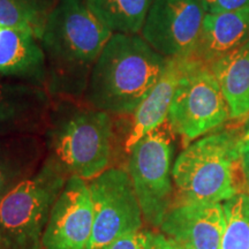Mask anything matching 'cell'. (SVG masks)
Instances as JSON below:
<instances>
[{"instance_id":"cell-12","label":"cell","mask_w":249,"mask_h":249,"mask_svg":"<svg viewBox=\"0 0 249 249\" xmlns=\"http://www.w3.org/2000/svg\"><path fill=\"white\" fill-rule=\"evenodd\" d=\"M52 97L44 87L0 79V136L44 133Z\"/></svg>"},{"instance_id":"cell-13","label":"cell","mask_w":249,"mask_h":249,"mask_svg":"<svg viewBox=\"0 0 249 249\" xmlns=\"http://www.w3.org/2000/svg\"><path fill=\"white\" fill-rule=\"evenodd\" d=\"M191 61L192 58L189 55L167 59L160 79L133 113L132 126L124 142L127 152L139 140L167 120L177 87Z\"/></svg>"},{"instance_id":"cell-14","label":"cell","mask_w":249,"mask_h":249,"mask_svg":"<svg viewBox=\"0 0 249 249\" xmlns=\"http://www.w3.org/2000/svg\"><path fill=\"white\" fill-rule=\"evenodd\" d=\"M248 40L249 7L207 13L200 36L189 57L210 66Z\"/></svg>"},{"instance_id":"cell-25","label":"cell","mask_w":249,"mask_h":249,"mask_svg":"<svg viewBox=\"0 0 249 249\" xmlns=\"http://www.w3.org/2000/svg\"><path fill=\"white\" fill-rule=\"evenodd\" d=\"M241 142H249V127L248 129L246 130V133L241 136Z\"/></svg>"},{"instance_id":"cell-11","label":"cell","mask_w":249,"mask_h":249,"mask_svg":"<svg viewBox=\"0 0 249 249\" xmlns=\"http://www.w3.org/2000/svg\"><path fill=\"white\" fill-rule=\"evenodd\" d=\"M225 226L220 203L176 202L160 229L182 249H220Z\"/></svg>"},{"instance_id":"cell-20","label":"cell","mask_w":249,"mask_h":249,"mask_svg":"<svg viewBox=\"0 0 249 249\" xmlns=\"http://www.w3.org/2000/svg\"><path fill=\"white\" fill-rule=\"evenodd\" d=\"M223 208L226 226L220 249H249V195L238 193Z\"/></svg>"},{"instance_id":"cell-4","label":"cell","mask_w":249,"mask_h":249,"mask_svg":"<svg viewBox=\"0 0 249 249\" xmlns=\"http://www.w3.org/2000/svg\"><path fill=\"white\" fill-rule=\"evenodd\" d=\"M241 138L222 130L195 140L177 158L172 178L177 201L220 203L238 194L236 166Z\"/></svg>"},{"instance_id":"cell-19","label":"cell","mask_w":249,"mask_h":249,"mask_svg":"<svg viewBox=\"0 0 249 249\" xmlns=\"http://www.w3.org/2000/svg\"><path fill=\"white\" fill-rule=\"evenodd\" d=\"M59 0H0V26L18 28L40 38Z\"/></svg>"},{"instance_id":"cell-5","label":"cell","mask_w":249,"mask_h":249,"mask_svg":"<svg viewBox=\"0 0 249 249\" xmlns=\"http://www.w3.org/2000/svg\"><path fill=\"white\" fill-rule=\"evenodd\" d=\"M71 174L46 155L35 174L0 201V233L11 249H42V236Z\"/></svg>"},{"instance_id":"cell-9","label":"cell","mask_w":249,"mask_h":249,"mask_svg":"<svg viewBox=\"0 0 249 249\" xmlns=\"http://www.w3.org/2000/svg\"><path fill=\"white\" fill-rule=\"evenodd\" d=\"M205 14L201 0H155L140 36L166 58L189 55Z\"/></svg>"},{"instance_id":"cell-6","label":"cell","mask_w":249,"mask_h":249,"mask_svg":"<svg viewBox=\"0 0 249 249\" xmlns=\"http://www.w3.org/2000/svg\"><path fill=\"white\" fill-rule=\"evenodd\" d=\"M171 132L166 120L139 140L128 151L127 172L138 196L143 219L152 227H160L173 204Z\"/></svg>"},{"instance_id":"cell-18","label":"cell","mask_w":249,"mask_h":249,"mask_svg":"<svg viewBox=\"0 0 249 249\" xmlns=\"http://www.w3.org/2000/svg\"><path fill=\"white\" fill-rule=\"evenodd\" d=\"M90 12L113 34L140 35L155 0H85Z\"/></svg>"},{"instance_id":"cell-3","label":"cell","mask_w":249,"mask_h":249,"mask_svg":"<svg viewBox=\"0 0 249 249\" xmlns=\"http://www.w3.org/2000/svg\"><path fill=\"white\" fill-rule=\"evenodd\" d=\"M48 154L71 176L91 180L108 169L113 155L111 116L85 101L52 98L43 133Z\"/></svg>"},{"instance_id":"cell-22","label":"cell","mask_w":249,"mask_h":249,"mask_svg":"<svg viewBox=\"0 0 249 249\" xmlns=\"http://www.w3.org/2000/svg\"><path fill=\"white\" fill-rule=\"evenodd\" d=\"M207 13L236 11L249 7V0H201Z\"/></svg>"},{"instance_id":"cell-17","label":"cell","mask_w":249,"mask_h":249,"mask_svg":"<svg viewBox=\"0 0 249 249\" xmlns=\"http://www.w3.org/2000/svg\"><path fill=\"white\" fill-rule=\"evenodd\" d=\"M224 98L230 118L239 119L249 113V40L231 53L210 65Z\"/></svg>"},{"instance_id":"cell-2","label":"cell","mask_w":249,"mask_h":249,"mask_svg":"<svg viewBox=\"0 0 249 249\" xmlns=\"http://www.w3.org/2000/svg\"><path fill=\"white\" fill-rule=\"evenodd\" d=\"M167 59L140 35L112 34L92 68L83 101L108 114H133Z\"/></svg>"},{"instance_id":"cell-27","label":"cell","mask_w":249,"mask_h":249,"mask_svg":"<svg viewBox=\"0 0 249 249\" xmlns=\"http://www.w3.org/2000/svg\"><path fill=\"white\" fill-rule=\"evenodd\" d=\"M0 242H2V244H6V245H7V242H6V241H5V239L2 238L1 233H0ZM7 246H8V245H7ZM8 247H9V246H8Z\"/></svg>"},{"instance_id":"cell-15","label":"cell","mask_w":249,"mask_h":249,"mask_svg":"<svg viewBox=\"0 0 249 249\" xmlns=\"http://www.w3.org/2000/svg\"><path fill=\"white\" fill-rule=\"evenodd\" d=\"M0 75L45 88V54L34 34L0 26Z\"/></svg>"},{"instance_id":"cell-8","label":"cell","mask_w":249,"mask_h":249,"mask_svg":"<svg viewBox=\"0 0 249 249\" xmlns=\"http://www.w3.org/2000/svg\"><path fill=\"white\" fill-rule=\"evenodd\" d=\"M88 186L93 225L87 249H102L121 236L141 231L142 210L127 171L108 167Z\"/></svg>"},{"instance_id":"cell-1","label":"cell","mask_w":249,"mask_h":249,"mask_svg":"<svg viewBox=\"0 0 249 249\" xmlns=\"http://www.w3.org/2000/svg\"><path fill=\"white\" fill-rule=\"evenodd\" d=\"M85 0H59L39 43L46 60V85L52 98L85 97L92 68L112 36Z\"/></svg>"},{"instance_id":"cell-23","label":"cell","mask_w":249,"mask_h":249,"mask_svg":"<svg viewBox=\"0 0 249 249\" xmlns=\"http://www.w3.org/2000/svg\"><path fill=\"white\" fill-rule=\"evenodd\" d=\"M144 234L147 249H182L177 242H174L172 239L167 238L163 233L145 231Z\"/></svg>"},{"instance_id":"cell-28","label":"cell","mask_w":249,"mask_h":249,"mask_svg":"<svg viewBox=\"0 0 249 249\" xmlns=\"http://www.w3.org/2000/svg\"><path fill=\"white\" fill-rule=\"evenodd\" d=\"M248 185H249V183H248Z\"/></svg>"},{"instance_id":"cell-10","label":"cell","mask_w":249,"mask_h":249,"mask_svg":"<svg viewBox=\"0 0 249 249\" xmlns=\"http://www.w3.org/2000/svg\"><path fill=\"white\" fill-rule=\"evenodd\" d=\"M93 209L89 186L68 178L42 236V249H87L92 233Z\"/></svg>"},{"instance_id":"cell-24","label":"cell","mask_w":249,"mask_h":249,"mask_svg":"<svg viewBox=\"0 0 249 249\" xmlns=\"http://www.w3.org/2000/svg\"><path fill=\"white\" fill-rule=\"evenodd\" d=\"M240 160L246 179L249 183V142L240 143Z\"/></svg>"},{"instance_id":"cell-21","label":"cell","mask_w":249,"mask_h":249,"mask_svg":"<svg viewBox=\"0 0 249 249\" xmlns=\"http://www.w3.org/2000/svg\"><path fill=\"white\" fill-rule=\"evenodd\" d=\"M102 249H147L144 232H134L121 236Z\"/></svg>"},{"instance_id":"cell-7","label":"cell","mask_w":249,"mask_h":249,"mask_svg":"<svg viewBox=\"0 0 249 249\" xmlns=\"http://www.w3.org/2000/svg\"><path fill=\"white\" fill-rule=\"evenodd\" d=\"M229 118V105L210 66L192 58L167 116L172 132L181 136L187 147L222 126Z\"/></svg>"},{"instance_id":"cell-26","label":"cell","mask_w":249,"mask_h":249,"mask_svg":"<svg viewBox=\"0 0 249 249\" xmlns=\"http://www.w3.org/2000/svg\"><path fill=\"white\" fill-rule=\"evenodd\" d=\"M0 249H11V248H9L6 244H2V242H0Z\"/></svg>"},{"instance_id":"cell-16","label":"cell","mask_w":249,"mask_h":249,"mask_svg":"<svg viewBox=\"0 0 249 249\" xmlns=\"http://www.w3.org/2000/svg\"><path fill=\"white\" fill-rule=\"evenodd\" d=\"M48 149L39 134L0 136V201L37 172Z\"/></svg>"}]
</instances>
